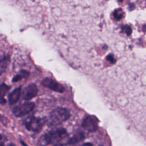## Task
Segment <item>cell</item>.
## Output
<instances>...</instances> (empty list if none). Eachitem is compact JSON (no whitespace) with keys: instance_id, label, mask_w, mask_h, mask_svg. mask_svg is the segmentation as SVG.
<instances>
[{"instance_id":"5","label":"cell","mask_w":146,"mask_h":146,"mask_svg":"<svg viewBox=\"0 0 146 146\" xmlns=\"http://www.w3.org/2000/svg\"><path fill=\"white\" fill-rule=\"evenodd\" d=\"M41 83L42 85L44 87L48 88L50 90L55 92L62 93L64 91V87L62 84L58 83L54 80L49 78H46L44 79L42 81Z\"/></svg>"},{"instance_id":"9","label":"cell","mask_w":146,"mask_h":146,"mask_svg":"<svg viewBox=\"0 0 146 146\" xmlns=\"http://www.w3.org/2000/svg\"><path fill=\"white\" fill-rule=\"evenodd\" d=\"M84 135L82 132H78L75 133L68 140V143L71 145H74L83 140Z\"/></svg>"},{"instance_id":"16","label":"cell","mask_w":146,"mask_h":146,"mask_svg":"<svg viewBox=\"0 0 146 146\" xmlns=\"http://www.w3.org/2000/svg\"><path fill=\"white\" fill-rule=\"evenodd\" d=\"M20 143H21V144H22V146H28V145H27L24 141H23L22 140H21V141H20Z\"/></svg>"},{"instance_id":"13","label":"cell","mask_w":146,"mask_h":146,"mask_svg":"<svg viewBox=\"0 0 146 146\" xmlns=\"http://www.w3.org/2000/svg\"><path fill=\"white\" fill-rule=\"evenodd\" d=\"M123 30H124V33H126V34L129 36L132 33V29L131 27L129 26H128V25H125L124 26H123L122 27Z\"/></svg>"},{"instance_id":"12","label":"cell","mask_w":146,"mask_h":146,"mask_svg":"<svg viewBox=\"0 0 146 146\" xmlns=\"http://www.w3.org/2000/svg\"><path fill=\"white\" fill-rule=\"evenodd\" d=\"M123 14L124 13L121 9H117L113 11V16L115 20L119 21L123 18Z\"/></svg>"},{"instance_id":"11","label":"cell","mask_w":146,"mask_h":146,"mask_svg":"<svg viewBox=\"0 0 146 146\" xmlns=\"http://www.w3.org/2000/svg\"><path fill=\"white\" fill-rule=\"evenodd\" d=\"M29 75V72L26 71H21L20 73L15 76H14L12 81L13 82H17L21 80H22L24 78H27Z\"/></svg>"},{"instance_id":"7","label":"cell","mask_w":146,"mask_h":146,"mask_svg":"<svg viewBox=\"0 0 146 146\" xmlns=\"http://www.w3.org/2000/svg\"><path fill=\"white\" fill-rule=\"evenodd\" d=\"M82 126L89 132L95 131L98 128V120L94 116H88L83 120Z\"/></svg>"},{"instance_id":"3","label":"cell","mask_w":146,"mask_h":146,"mask_svg":"<svg viewBox=\"0 0 146 146\" xmlns=\"http://www.w3.org/2000/svg\"><path fill=\"white\" fill-rule=\"evenodd\" d=\"M44 118L31 116L23 121V124L26 129L30 131L36 132L40 131L46 123Z\"/></svg>"},{"instance_id":"1","label":"cell","mask_w":146,"mask_h":146,"mask_svg":"<svg viewBox=\"0 0 146 146\" xmlns=\"http://www.w3.org/2000/svg\"><path fill=\"white\" fill-rule=\"evenodd\" d=\"M67 135V133L64 128H55L43 135L39 139L38 145L46 146L48 144L58 143L66 137Z\"/></svg>"},{"instance_id":"4","label":"cell","mask_w":146,"mask_h":146,"mask_svg":"<svg viewBox=\"0 0 146 146\" xmlns=\"http://www.w3.org/2000/svg\"><path fill=\"white\" fill-rule=\"evenodd\" d=\"M34 106L35 103L33 102L25 103L14 107L12 110V112L16 117H22L31 112Z\"/></svg>"},{"instance_id":"14","label":"cell","mask_w":146,"mask_h":146,"mask_svg":"<svg viewBox=\"0 0 146 146\" xmlns=\"http://www.w3.org/2000/svg\"><path fill=\"white\" fill-rule=\"evenodd\" d=\"M106 58H107V60L108 61H109L112 64H115L116 63V59H115L113 55L112 54H110L108 55Z\"/></svg>"},{"instance_id":"15","label":"cell","mask_w":146,"mask_h":146,"mask_svg":"<svg viewBox=\"0 0 146 146\" xmlns=\"http://www.w3.org/2000/svg\"><path fill=\"white\" fill-rule=\"evenodd\" d=\"M81 146H93L92 144L91 143H85L84 144H83Z\"/></svg>"},{"instance_id":"19","label":"cell","mask_w":146,"mask_h":146,"mask_svg":"<svg viewBox=\"0 0 146 146\" xmlns=\"http://www.w3.org/2000/svg\"><path fill=\"white\" fill-rule=\"evenodd\" d=\"M0 146H4V145H3V144H0Z\"/></svg>"},{"instance_id":"8","label":"cell","mask_w":146,"mask_h":146,"mask_svg":"<svg viewBox=\"0 0 146 146\" xmlns=\"http://www.w3.org/2000/svg\"><path fill=\"white\" fill-rule=\"evenodd\" d=\"M22 87L21 86L18 87L15 89L12 92H11L8 96L9 102L10 105H13L15 104L19 99L21 96Z\"/></svg>"},{"instance_id":"6","label":"cell","mask_w":146,"mask_h":146,"mask_svg":"<svg viewBox=\"0 0 146 146\" xmlns=\"http://www.w3.org/2000/svg\"><path fill=\"white\" fill-rule=\"evenodd\" d=\"M38 94L36 85L31 83L27 86L22 91V98L25 100H29L35 98Z\"/></svg>"},{"instance_id":"18","label":"cell","mask_w":146,"mask_h":146,"mask_svg":"<svg viewBox=\"0 0 146 146\" xmlns=\"http://www.w3.org/2000/svg\"><path fill=\"white\" fill-rule=\"evenodd\" d=\"M2 136L1 135H0V140L2 139Z\"/></svg>"},{"instance_id":"10","label":"cell","mask_w":146,"mask_h":146,"mask_svg":"<svg viewBox=\"0 0 146 146\" xmlns=\"http://www.w3.org/2000/svg\"><path fill=\"white\" fill-rule=\"evenodd\" d=\"M9 89H10V87L4 83L0 85V103L1 104H4L6 103V100L4 99V96L6 94V93L7 92Z\"/></svg>"},{"instance_id":"2","label":"cell","mask_w":146,"mask_h":146,"mask_svg":"<svg viewBox=\"0 0 146 146\" xmlns=\"http://www.w3.org/2000/svg\"><path fill=\"white\" fill-rule=\"evenodd\" d=\"M70 117V113L67 109L58 107L51 112L48 119V124L50 126L59 125L68 119Z\"/></svg>"},{"instance_id":"17","label":"cell","mask_w":146,"mask_h":146,"mask_svg":"<svg viewBox=\"0 0 146 146\" xmlns=\"http://www.w3.org/2000/svg\"><path fill=\"white\" fill-rule=\"evenodd\" d=\"M8 146H15L13 143H10Z\"/></svg>"}]
</instances>
